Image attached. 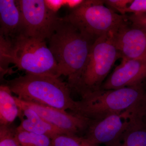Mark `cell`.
Listing matches in <instances>:
<instances>
[{
  "instance_id": "20",
  "label": "cell",
  "mask_w": 146,
  "mask_h": 146,
  "mask_svg": "<svg viewBox=\"0 0 146 146\" xmlns=\"http://www.w3.org/2000/svg\"><path fill=\"white\" fill-rule=\"evenodd\" d=\"M131 25L146 33V13H132L128 17Z\"/></svg>"
},
{
  "instance_id": "9",
  "label": "cell",
  "mask_w": 146,
  "mask_h": 146,
  "mask_svg": "<svg viewBox=\"0 0 146 146\" xmlns=\"http://www.w3.org/2000/svg\"><path fill=\"white\" fill-rule=\"evenodd\" d=\"M18 99L22 104L31 108L45 121L65 134L76 135L78 132L87 129L91 121L78 114L68 113L66 110L44 105L24 101L18 98Z\"/></svg>"
},
{
  "instance_id": "13",
  "label": "cell",
  "mask_w": 146,
  "mask_h": 146,
  "mask_svg": "<svg viewBox=\"0 0 146 146\" xmlns=\"http://www.w3.org/2000/svg\"><path fill=\"white\" fill-rule=\"evenodd\" d=\"M15 99L21 110V115L20 118L22 119L20 125L16 128L17 129L45 135L51 139L59 134L64 133L45 121L31 108L22 104L16 96Z\"/></svg>"
},
{
  "instance_id": "2",
  "label": "cell",
  "mask_w": 146,
  "mask_h": 146,
  "mask_svg": "<svg viewBox=\"0 0 146 146\" xmlns=\"http://www.w3.org/2000/svg\"><path fill=\"white\" fill-rule=\"evenodd\" d=\"M1 73L12 63L26 74L60 78L58 66L46 40L24 35L12 41L0 37Z\"/></svg>"
},
{
  "instance_id": "6",
  "label": "cell",
  "mask_w": 146,
  "mask_h": 146,
  "mask_svg": "<svg viewBox=\"0 0 146 146\" xmlns=\"http://www.w3.org/2000/svg\"><path fill=\"white\" fill-rule=\"evenodd\" d=\"M117 31L110 32L94 41L76 91L80 95L100 89L115 62L121 58L115 42Z\"/></svg>"
},
{
  "instance_id": "11",
  "label": "cell",
  "mask_w": 146,
  "mask_h": 146,
  "mask_svg": "<svg viewBox=\"0 0 146 146\" xmlns=\"http://www.w3.org/2000/svg\"><path fill=\"white\" fill-rule=\"evenodd\" d=\"M115 39L122 59H146L145 32L126 23L115 32Z\"/></svg>"
},
{
  "instance_id": "19",
  "label": "cell",
  "mask_w": 146,
  "mask_h": 146,
  "mask_svg": "<svg viewBox=\"0 0 146 146\" xmlns=\"http://www.w3.org/2000/svg\"><path fill=\"white\" fill-rule=\"evenodd\" d=\"M132 1L133 0H107L105 1V4L112 10L114 9L118 11L121 15H125L126 9L132 2Z\"/></svg>"
},
{
  "instance_id": "4",
  "label": "cell",
  "mask_w": 146,
  "mask_h": 146,
  "mask_svg": "<svg viewBox=\"0 0 146 146\" xmlns=\"http://www.w3.org/2000/svg\"><path fill=\"white\" fill-rule=\"evenodd\" d=\"M78 101L77 114L91 120L101 119L141 106L146 91L143 83L112 90L84 92Z\"/></svg>"
},
{
  "instance_id": "14",
  "label": "cell",
  "mask_w": 146,
  "mask_h": 146,
  "mask_svg": "<svg viewBox=\"0 0 146 146\" xmlns=\"http://www.w3.org/2000/svg\"><path fill=\"white\" fill-rule=\"evenodd\" d=\"M117 146H146V121L142 109L132 112L129 125Z\"/></svg>"
},
{
  "instance_id": "16",
  "label": "cell",
  "mask_w": 146,
  "mask_h": 146,
  "mask_svg": "<svg viewBox=\"0 0 146 146\" xmlns=\"http://www.w3.org/2000/svg\"><path fill=\"white\" fill-rule=\"evenodd\" d=\"M16 135L21 146H52V139L40 135L16 128Z\"/></svg>"
},
{
  "instance_id": "17",
  "label": "cell",
  "mask_w": 146,
  "mask_h": 146,
  "mask_svg": "<svg viewBox=\"0 0 146 146\" xmlns=\"http://www.w3.org/2000/svg\"><path fill=\"white\" fill-rule=\"evenodd\" d=\"M52 146H100L75 134H59L52 139Z\"/></svg>"
},
{
  "instance_id": "18",
  "label": "cell",
  "mask_w": 146,
  "mask_h": 146,
  "mask_svg": "<svg viewBox=\"0 0 146 146\" xmlns=\"http://www.w3.org/2000/svg\"><path fill=\"white\" fill-rule=\"evenodd\" d=\"M0 146H21L16 137V129L0 125Z\"/></svg>"
},
{
  "instance_id": "5",
  "label": "cell",
  "mask_w": 146,
  "mask_h": 146,
  "mask_svg": "<svg viewBox=\"0 0 146 146\" xmlns=\"http://www.w3.org/2000/svg\"><path fill=\"white\" fill-rule=\"evenodd\" d=\"M105 1H84L62 18L64 21L96 39L110 31H117L126 23L128 18L104 5Z\"/></svg>"
},
{
  "instance_id": "22",
  "label": "cell",
  "mask_w": 146,
  "mask_h": 146,
  "mask_svg": "<svg viewBox=\"0 0 146 146\" xmlns=\"http://www.w3.org/2000/svg\"><path fill=\"white\" fill-rule=\"evenodd\" d=\"M48 7L53 11L56 13V11L61 7V6L65 4V1H45Z\"/></svg>"
},
{
  "instance_id": "10",
  "label": "cell",
  "mask_w": 146,
  "mask_h": 146,
  "mask_svg": "<svg viewBox=\"0 0 146 146\" xmlns=\"http://www.w3.org/2000/svg\"><path fill=\"white\" fill-rule=\"evenodd\" d=\"M146 78V59H122L101 89L112 90L142 83Z\"/></svg>"
},
{
  "instance_id": "3",
  "label": "cell",
  "mask_w": 146,
  "mask_h": 146,
  "mask_svg": "<svg viewBox=\"0 0 146 146\" xmlns=\"http://www.w3.org/2000/svg\"><path fill=\"white\" fill-rule=\"evenodd\" d=\"M6 84L22 100L77 114L78 102L72 98L70 88L60 78L26 74L7 81Z\"/></svg>"
},
{
  "instance_id": "7",
  "label": "cell",
  "mask_w": 146,
  "mask_h": 146,
  "mask_svg": "<svg viewBox=\"0 0 146 146\" xmlns=\"http://www.w3.org/2000/svg\"><path fill=\"white\" fill-rule=\"evenodd\" d=\"M25 35L46 40L50 39L61 21L45 1L19 0Z\"/></svg>"
},
{
  "instance_id": "15",
  "label": "cell",
  "mask_w": 146,
  "mask_h": 146,
  "mask_svg": "<svg viewBox=\"0 0 146 146\" xmlns=\"http://www.w3.org/2000/svg\"><path fill=\"white\" fill-rule=\"evenodd\" d=\"M21 115L15 96L7 85L2 84L0 86V125H11Z\"/></svg>"
},
{
  "instance_id": "23",
  "label": "cell",
  "mask_w": 146,
  "mask_h": 146,
  "mask_svg": "<svg viewBox=\"0 0 146 146\" xmlns=\"http://www.w3.org/2000/svg\"><path fill=\"white\" fill-rule=\"evenodd\" d=\"M84 1L81 0H75V1H65V5L68 6L72 9L77 8Z\"/></svg>"
},
{
  "instance_id": "21",
  "label": "cell",
  "mask_w": 146,
  "mask_h": 146,
  "mask_svg": "<svg viewBox=\"0 0 146 146\" xmlns=\"http://www.w3.org/2000/svg\"><path fill=\"white\" fill-rule=\"evenodd\" d=\"M146 13V0H133L125 10V13Z\"/></svg>"
},
{
  "instance_id": "8",
  "label": "cell",
  "mask_w": 146,
  "mask_h": 146,
  "mask_svg": "<svg viewBox=\"0 0 146 146\" xmlns=\"http://www.w3.org/2000/svg\"><path fill=\"white\" fill-rule=\"evenodd\" d=\"M135 108L91 120L84 137L97 145L118 146L129 125L131 114Z\"/></svg>"
},
{
  "instance_id": "24",
  "label": "cell",
  "mask_w": 146,
  "mask_h": 146,
  "mask_svg": "<svg viewBox=\"0 0 146 146\" xmlns=\"http://www.w3.org/2000/svg\"><path fill=\"white\" fill-rule=\"evenodd\" d=\"M143 117L144 119L146 121V96L145 101H144Z\"/></svg>"
},
{
  "instance_id": "1",
  "label": "cell",
  "mask_w": 146,
  "mask_h": 146,
  "mask_svg": "<svg viewBox=\"0 0 146 146\" xmlns=\"http://www.w3.org/2000/svg\"><path fill=\"white\" fill-rule=\"evenodd\" d=\"M48 41L59 76L66 77L70 89L76 91L95 39L61 18Z\"/></svg>"
},
{
  "instance_id": "12",
  "label": "cell",
  "mask_w": 146,
  "mask_h": 146,
  "mask_svg": "<svg viewBox=\"0 0 146 146\" xmlns=\"http://www.w3.org/2000/svg\"><path fill=\"white\" fill-rule=\"evenodd\" d=\"M0 37L12 41L25 35L23 18L18 1H0Z\"/></svg>"
}]
</instances>
